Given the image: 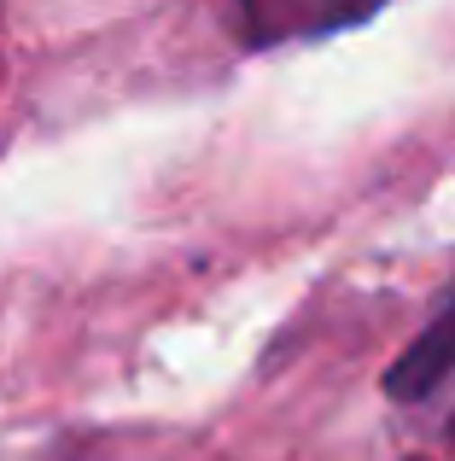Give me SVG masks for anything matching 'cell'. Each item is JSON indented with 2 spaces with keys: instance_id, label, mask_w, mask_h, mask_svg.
<instances>
[{
  "instance_id": "cell-1",
  "label": "cell",
  "mask_w": 455,
  "mask_h": 461,
  "mask_svg": "<svg viewBox=\"0 0 455 461\" xmlns=\"http://www.w3.org/2000/svg\"><path fill=\"white\" fill-rule=\"evenodd\" d=\"M450 374H455V293L444 298V310L409 339V350L386 368V397L391 403H426Z\"/></svg>"
},
{
  "instance_id": "cell-5",
  "label": "cell",
  "mask_w": 455,
  "mask_h": 461,
  "mask_svg": "<svg viewBox=\"0 0 455 461\" xmlns=\"http://www.w3.org/2000/svg\"><path fill=\"white\" fill-rule=\"evenodd\" d=\"M409 461H421V456H409Z\"/></svg>"
},
{
  "instance_id": "cell-4",
  "label": "cell",
  "mask_w": 455,
  "mask_h": 461,
  "mask_svg": "<svg viewBox=\"0 0 455 461\" xmlns=\"http://www.w3.org/2000/svg\"><path fill=\"white\" fill-rule=\"evenodd\" d=\"M450 444H455V420H450Z\"/></svg>"
},
{
  "instance_id": "cell-3",
  "label": "cell",
  "mask_w": 455,
  "mask_h": 461,
  "mask_svg": "<svg viewBox=\"0 0 455 461\" xmlns=\"http://www.w3.org/2000/svg\"><path fill=\"white\" fill-rule=\"evenodd\" d=\"M386 0H316V23L309 35H333V30H351V23H368Z\"/></svg>"
},
{
  "instance_id": "cell-2",
  "label": "cell",
  "mask_w": 455,
  "mask_h": 461,
  "mask_svg": "<svg viewBox=\"0 0 455 461\" xmlns=\"http://www.w3.org/2000/svg\"><path fill=\"white\" fill-rule=\"evenodd\" d=\"M239 30L251 47H274L286 35H309L316 23V0H234Z\"/></svg>"
}]
</instances>
